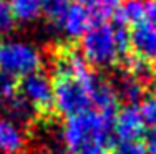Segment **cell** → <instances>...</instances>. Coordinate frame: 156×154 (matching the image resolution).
I'll list each match as a JSON object with an SVG mask.
<instances>
[{
	"label": "cell",
	"mask_w": 156,
	"mask_h": 154,
	"mask_svg": "<svg viewBox=\"0 0 156 154\" xmlns=\"http://www.w3.org/2000/svg\"><path fill=\"white\" fill-rule=\"evenodd\" d=\"M129 51V32L120 23L95 22L80 38V53L90 68L111 70Z\"/></svg>",
	"instance_id": "obj_1"
},
{
	"label": "cell",
	"mask_w": 156,
	"mask_h": 154,
	"mask_svg": "<svg viewBox=\"0 0 156 154\" xmlns=\"http://www.w3.org/2000/svg\"><path fill=\"white\" fill-rule=\"evenodd\" d=\"M18 94L35 111L38 124L58 119L53 100V83L47 71L38 70L23 76L18 81Z\"/></svg>",
	"instance_id": "obj_2"
},
{
	"label": "cell",
	"mask_w": 156,
	"mask_h": 154,
	"mask_svg": "<svg viewBox=\"0 0 156 154\" xmlns=\"http://www.w3.org/2000/svg\"><path fill=\"white\" fill-rule=\"evenodd\" d=\"M42 51L33 43L23 40H9L0 43V70L12 76H27L43 68Z\"/></svg>",
	"instance_id": "obj_3"
},
{
	"label": "cell",
	"mask_w": 156,
	"mask_h": 154,
	"mask_svg": "<svg viewBox=\"0 0 156 154\" xmlns=\"http://www.w3.org/2000/svg\"><path fill=\"white\" fill-rule=\"evenodd\" d=\"M53 100L58 116H75L91 109L88 88L75 78H53Z\"/></svg>",
	"instance_id": "obj_4"
},
{
	"label": "cell",
	"mask_w": 156,
	"mask_h": 154,
	"mask_svg": "<svg viewBox=\"0 0 156 154\" xmlns=\"http://www.w3.org/2000/svg\"><path fill=\"white\" fill-rule=\"evenodd\" d=\"M33 131L0 116V154H33Z\"/></svg>",
	"instance_id": "obj_5"
},
{
	"label": "cell",
	"mask_w": 156,
	"mask_h": 154,
	"mask_svg": "<svg viewBox=\"0 0 156 154\" xmlns=\"http://www.w3.org/2000/svg\"><path fill=\"white\" fill-rule=\"evenodd\" d=\"M113 134L120 141H143L146 126L138 106H123L118 109L113 123Z\"/></svg>",
	"instance_id": "obj_6"
},
{
	"label": "cell",
	"mask_w": 156,
	"mask_h": 154,
	"mask_svg": "<svg viewBox=\"0 0 156 154\" xmlns=\"http://www.w3.org/2000/svg\"><path fill=\"white\" fill-rule=\"evenodd\" d=\"M95 23L93 17L81 3L73 2L68 5L66 12L63 13L62 22L58 25V33L65 35L70 40H78L85 35V32Z\"/></svg>",
	"instance_id": "obj_7"
},
{
	"label": "cell",
	"mask_w": 156,
	"mask_h": 154,
	"mask_svg": "<svg viewBox=\"0 0 156 154\" xmlns=\"http://www.w3.org/2000/svg\"><path fill=\"white\" fill-rule=\"evenodd\" d=\"M108 81L111 88L115 90V93H116L120 104L125 103V106H136V103L143 100L148 91L140 81H136L123 68H118L116 71L111 73Z\"/></svg>",
	"instance_id": "obj_8"
},
{
	"label": "cell",
	"mask_w": 156,
	"mask_h": 154,
	"mask_svg": "<svg viewBox=\"0 0 156 154\" xmlns=\"http://www.w3.org/2000/svg\"><path fill=\"white\" fill-rule=\"evenodd\" d=\"M129 50H133L135 56L148 61L156 58V28L150 22L143 20L133 25L129 32Z\"/></svg>",
	"instance_id": "obj_9"
},
{
	"label": "cell",
	"mask_w": 156,
	"mask_h": 154,
	"mask_svg": "<svg viewBox=\"0 0 156 154\" xmlns=\"http://www.w3.org/2000/svg\"><path fill=\"white\" fill-rule=\"evenodd\" d=\"M146 0H123L120 2L116 12H115V23L123 27L136 25L144 20L146 17Z\"/></svg>",
	"instance_id": "obj_10"
},
{
	"label": "cell",
	"mask_w": 156,
	"mask_h": 154,
	"mask_svg": "<svg viewBox=\"0 0 156 154\" xmlns=\"http://www.w3.org/2000/svg\"><path fill=\"white\" fill-rule=\"evenodd\" d=\"M43 2L45 0H9L15 22L20 23H33L42 15Z\"/></svg>",
	"instance_id": "obj_11"
},
{
	"label": "cell",
	"mask_w": 156,
	"mask_h": 154,
	"mask_svg": "<svg viewBox=\"0 0 156 154\" xmlns=\"http://www.w3.org/2000/svg\"><path fill=\"white\" fill-rule=\"evenodd\" d=\"M93 17L95 22H106V18L115 15L120 0H76Z\"/></svg>",
	"instance_id": "obj_12"
},
{
	"label": "cell",
	"mask_w": 156,
	"mask_h": 154,
	"mask_svg": "<svg viewBox=\"0 0 156 154\" xmlns=\"http://www.w3.org/2000/svg\"><path fill=\"white\" fill-rule=\"evenodd\" d=\"M18 94V80L0 70V111Z\"/></svg>",
	"instance_id": "obj_13"
},
{
	"label": "cell",
	"mask_w": 156,
	"mask_h": 154,
	"mask_svg": "<svg viewBox=\"0 0 156 154\" xmlns=\"http://www.w3.org/2000/svg\"><path fill=\"white\" fill-rule=\"evenodd\" d=\"M141 118L144 121V126L151 129V133H156V94L143 100L140 106Z\"/></svg>",
	"instance_id": "obj_14"
},
{
	"label": "cell",
	"mask_w": 156,
	"mask_h": 154,
	"mask_svg": "<svg viewBox=\"0 0 156 154\" xmlns=\"http://www.w3.org/2000/svg\"><path fill=\"white\" fill-rule=\"evenodd\" d=\"M15 17L10 9L9 0H0V35L12 33L15 28Z\"/></svg>",
	"instance_id": "obj_15"
},
{
	"label": "cell",
	"mask_w": 156,
	"mask_h": 154,
	"mask_svg": "<svg viewBox=\"0 0 156 154\" xmlns=\"http://www.w3.org/2000/svg\"><path fill=\"white\" fill-rule=\"evenodd\" d=\"M113 154H146L143 141H118L115 144Z\"/></svg>",
	"instance_id": "obj_16"
},
{
	"label": "cell",
	"mask_w": 156,
	"mask_h": 154,
	"mask_svg": "<svg viewBox=\"0 0 156 154\" xmlns=\"http://www.w3.org/2000/svg\"><path fill=\"white\" fill-rule=\"evenodd\" d=\"M75 154H113V149L103 148L100 144H88V146H83L81 149H78Z\"/></svg>",
	"instance_id": "obj_17"
},
{
	"label": "cell",
	"mask_w": 156,
	"mask_h": 154,
	"mask_svg": "<svg viewBox=\"0 0 156 154\" xmlns=\"http://www.w3.org/2000/svg\"><path fill=\"white\" fill-rule=\"evenodd\" d=\"M143 144H144V151H146V154H156V133L144 134Z\"/></svg>",
	"instance_id": "obj_18"
},
{
	"label": "cell",
	"mask_w": 156,
	"mask_h": 154,
	"mask_svg": "<svg viewBox=\"0 0 156 154\" xmlns=\"http://www.w3.org/2000/svg\"><path fill=\"white\" fill-rule=\"evenodd\" d=\"M146 18H148V22L156 28V2L154 0L153 2H148V5H146Z\"/></svg>",
	"instance_id": "obj_19"
},
{
	"label": "cell",
	"mask_w": 156,
	"mask_h": 154,
	"mask_svg": "<svg viewBox=\"0 0 156 154\" xmlns=\"http://www.w3.org/2000/svg\"><path fill=\"white\" fill-rule=\"evenodd\" d=\"M151 68H153V81L156 83V58L153 60V63H151Z\"/></svg>",
	"instance_id": "obj_20"
},
{
	"label": "cell",
	"mask_w": 156,
	"mask_h": 154,
	"mask_svg": "<svg viewBox=\"0 0 156 154\" xmlns=\"http://www.w3.org/2000/svg\"><path fill=\"white\" fill-rule=\"evenodd\" d=\"M154 2H156V0H154Z\"/></svg>",
	"instance_id": "obj_21"
}]
</instances>
